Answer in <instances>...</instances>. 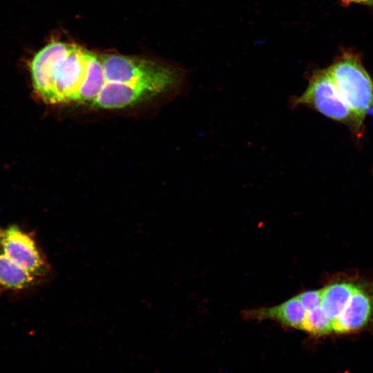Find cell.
I'll list each match as a JSON object with an SVG mask.
<instances>
[{
	"label": "cell",
	"mask_w": 373,
	"mask_h": 373,
	"mask_svg": "<svg viewBox=\"0 0 373 373\" xmlns=\"http://www.w3.org/2000/svg\"><path fill=\"white\" fill-rule=\"evenodd\" d=\"M344 6H348L350 3H358L365 6H373V0H341Z\"/></svg>",
	"instance_id": "cell-9"
},
{
	"label": "cell",
	"mask_w": 373,
	"mask_h": 373,
	"mask_svg": "<svg viewBox=\"0 0 373 373\" xmlns=\"http://www.w3.org/2000/svg\"><path fill=\"white\" fill-rule=\"evenodd\" d=\"M373 321V280L357 278L352 294L332 325V333L358 331Z\"/></svg>",
	"instance_id": "cell-4"
},
{
	"label": "cell",
	"mask_w": 373,
	"mask_h": 373,
	"mask_svg": "<svg viewBox=\"0 0 373 373\" xmlns=\"http://www.w3.org/2000/svg\"><path fill=\"white\" fill-rule=\"evenodd\" d=\"M0 249L35 278L46 271L47 265L33 238L17 225L0 227Z\"/></svg>",
	"instance_id": "cell-3"
},
{
	"label": "cell",
	"mask_w": 373,
	"mask_h": 373,
	"mask_svg": "<svg viewBox=\"0 0 373 373\" xmlns=\"http://www.w3.org/2000/svg\"><path fill=\"white\" fill-rule=\"evenodd\" d=\"M297 296L305 309L309 311L321 305L322 289L305 291L298 294Z\"/></svg>",
	"instance_id": "cell-8"
},
{
	"label": "cell",
	"mask_w": 373,
	"mask_h": 373,
	"mask_svg": "<svg viewBox=\"0 0 373 373\" xmlns=\"http://www.w3.org/2000/svg\"><path fill=\"white\" fill-rule=\"evenodd\" d=\"M341 95L363 118L373 106V82L356 54L345 52L328 68Z\"/></svg>",
	"instance_id": "cell-2"
},
{
	"label": "cell",
	"mask_w": 373,
	"mask_h": 373,
	"mask_svg": "<svg viewBox=\"0 0 373 373\" xmlns=\"http://www.w3.org/2000/svg\"><path fill=\"white\" fill-rule=\"evenodd\" d=\"M357 278L336 276L322 289L321 308L333 325L352 294Z\"/></svg>",
	"instance_id": "cell-6"
},
{
	"label": "cell",
	"mask_w": 373,
	"mask_h": 373,
	"mask_svg": "<svg viewBox=\"0 0 373 373\" xmlns=\"http://www.w3.org/2000/svg\"><path fill=\"white\" fill-rule=\"evenodd\" d=\"M291 106H305L349 126L356 133L362 129L363 118L346 103L327 68L314 71L300 96L291 99Z\"/></svg>",
	"instance_id": "cell-1"
},
{
	"label": "cell",
	"mask_w": 373,
	"mask_h": 373,
	"mask_svg": "<svg viewBox=\"0 0 373 373\" xmlns=\"http://www.w3.org/2000/svg\"><path fill=\"white\" fill-rule=\"evenodd\" d=\"M306 314L307 310L297 295L276 305L247 309L243 312L247 319L274 321L283 326L300 330Z\"/></svg>",
	"instance_id": "cell-5"
},
{
	"label": "cell",
	"mask_w": 373,
	"mask_h": 373,
	"mask_svg": "<svg viewBox=\"0 0 373 373\" xmlns=\"http://www.w3.org/2000/svg\"><path fill=\"white\" fill-rule=\"evenodd\" d=\"M35 278L0 251V286L21 290L30 287Z\"/></svg>",
	"instance_id": "cell-7"
}]
</instances>
